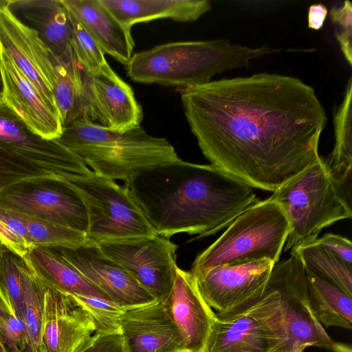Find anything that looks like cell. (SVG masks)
<instances>
[{"label": "cell", "mask_w": 352, "mask_h": 352, "mask_svg": "<svg viewBox=\"0 0 352 352\" xmlns=\"http://www.w3.org/2000/svg\"><path fill=\"white\" fill-rule=\"evenodd\" d=\"M179 92L206 158L253 188L274 192L320 157L326 112L298 78L263 72Z\"/></svg>", "instance_id": "6da1fadb"}, {"label": "cell", "mask_w": 352, "mask_h": 352, "mask_svg": "<svg viewBox=\"0 0 352 352\" xmlns=\"http://www.w3.org/2000/svg\"><path fill=\"white\" fill-rule=\"evenodd\" d=\"M124 182L155 234L166 238L214 234L258 201L252 187L217 166L181 159L140 170Z\"/></svg>", "instance_id": "7a4b0ae2"}, {"label": "cell", "mask_w": 352, "mask_h": 352, "mask_svg": "<svg viewBox=\"0 0 352 352\" xmlns=\"http://www.w3.org/2000/svg\"><path fill=\"white\" fill-rule=\"evenodd\" d=\"M265 329L271 352H304L310 346L351 352L334 341L310 304L305 267L296 252L274 265L263 295L248 307Z\"/></svg>", "instance_id": "3957f363"}, {"label": "cell", "mask_w": 352, "mask_h": 352, "mask_svg": "<svg viewBox=\"0 0 352 352\" xmlns=\"http://www.w3.org/2000/svg\"><path fill=\"white\" fill-rule=\"evenodd\" d=\"M280 52L267 45L232 44L226 38L172 42L135 53L126 69L135 82L182 89L206 84L215 74L250 67L252 60Z\"/></svg>", "instance_id": "277c9868"}, {"label": "cell", "mask_w": 352, "mask_h": 352, "mask_svg": "<svg viewBox=\"0 0 352 352\" xmlns=\"http://www.w3.org/2000/svg\"><path fill=\"white\" fill-rule=\"evenodd\" d=\"M56 140L94 173L114 181L126 182L140 170L180 159L166 138L150 135L141 125L120 131L78 120Z\"/></svg>", "instance_id": "5b68a950"}, {"label": "cell", "mask_w": 352, "mask_h": 352, "mask_svg": "<svg viewBox=\"0 0 352 352\" xmlns=\"http://www.w3.org/2000/svg\"><path fill=\"white\" fill-rule=\"evenodd\" d=\"M283 208L289 225L285 251L293 252L318 239L321 230L351 219V202L337 185L320 157L269 197Z\"/></svg>", "instance_id": "8992f818"}, {"label": "cell", "mask_w": 352, "mask_h": 352, "mask_svg": "<svg viewBox=\"0 0 352 352\" xmlns=\"http://www.w3.org/2000/svg\"><path fill=\"white\" fill-rule=\"evenodd\" d=\"M289 225L282 206L270 198L239 214L226 231L195 259L190 273L199 276L217 266L269 259L279 261Z\"/></svg>", "instance_id": "52a82bcc"}, {"label": "cell", "mask_w": 352, "mask_h": 352, "mask_svg": "<svg viewBox=\"0 0 352 352\" xmlns=\"http://www.w3.org/2000/svg\"><path fill=\"white\" fill-rule=\"evenodd\" d=\"M67 183L85 206L88 243L96 245L155 234L142 209L124 186L94 172Z\"/></svg>", "instance_id": "ba28073f"}, {"label": "cell", "mask_w": 352, "mask_h": 352, "mask_svg": "<svg viewBox=\"0 0 352 352\" xmlns=\"http://www.w3.org/2000/svg\"><path fill=\"white\" fill-rule=\"evenodd\" d=\"M0 148L50 175L67 182L93 171L57 140L34 133L0 97Z\"/></svg>", "instance_id": "9c48e42d"}, {"label": "cell", "mask_w": 352, "mask_h": 352, "mask_svg": "<svg viewBox=\"0 0 352 352\" xmlns=\"http://www.w3.org/2000/svg\"><path fill=\"white\" fill-rule=\"evenodd\" d=\"M107 257L126 270L157 300L170 291L178 266L177 245L157 234L96 245Z\"/></svg>", "instance_id": "30bf717a"}, {"label": "cell", "mask_w": 352, "mask_h": 352, "mask_svg": "<svg viewBox=\"0 0 352 352\" xmlns=\"http://www.w3.org/2000/svg\"><path fill=\"white\" fill-rule=\"evenodd\" d=\"M274 263L269 259L217 266L194 277L198 290L216 313L248 307L264 293Z\"/></svg>", "instance_id": "8fae6325"}, {"label": "cell", "mask_w": 352, "mask_h": 352, "mask_svg": "<svg viewBox=\"0 0 352 352\" xmlns=\"http://www.w3.org/2000/svg\"><path fill=\"white\" fill-rule=\"evenodd\" d=\"M47 183V182H45ZM21 184L0 193L5 206L78 230L86 234L87 217L83 202L67 183Z\"/></svg>", "instance_id": "7c38bea8"}, {"label": "cell", "mask_w": 352, "mask_h": 352, "mask_svg": "<svg viewBox=\"0 0 352 352\" xmlns=\"http://www.w3.org/2000/svg\"><path fill=\"white\" fill-rule=\"evenodd\" d=\"M46 283L41 352H82L96 336L91 316L73 295Z\"/></svg>", "instance_id": "4fadbf2b"}, {"label": "cell", "mask_w": 352, "mask_h": 352, "mask_svg": "<svg viewBox=\"0 0 352 352\" xmlns=\"http://www.w3.org/2000/svg\"><path fill=\"white\" fill-rule=\"evenodd\" d=\"M52 249L124 310L157 300L132 275L104 256L96 245L86 243L74 248Z\"/></svg>", "instance_id": "5bb4252c"}, {"label": "cell", "mask_w": 352, "mask_h": 352, "mask_svg": "<svg viewBox=\"0 0 352 352\" xmlns=\"http://www.w3.org/2000/svg\"><path fill=\"white\" fill-rule=\"evenodd\" d=\"M0 50L57 109L52 87L53 53L34 31L14 19L6 6H0Z\"/></svg>", "instance_id": "9a60e30c"}, {"label": "cell", "mask_w": 352, "mask_h": 352, "mask_svg": "<svg viewBox=\"0 0 352 352\" xmlns=\"http://www.w3.org/2000/svg\"><path fill=\"white\" fill-rule=\"evenodd\" d=\"M161 302L182 338L185 351L205 352L215 312L201 296L190 271L177 267L172 288Z\"/></svg>", "instance_id": "2e32d148"}, {"label": "cell", "mask_w": 352, "mask_h": 352, "mask_svg": "<svg viewBox=\"0 0 352 352\" xmlns=\"http://www.w3.org/2000/svg\"><path fill=\"white\" fill-rule=\"evenodd\" d=\"M3 100L36 134L56 140L63 127L58 109L48 103L36 87L1 50Z\"/></svg>", "instance_id": "e0dca14e"}, {"label": "cell", "mask_w": 352, "mask_h": 352, "mask_svg": "<svg viewBox=\"0 0 352 352\" xmlns=\"http://www.w3.org/2000/svg\"><path fill=\"white\" fill-rule=\"evenodd\" d=\"M120 331L126 352H184L182 338L161 301L124 311Z\"/></svg>", "instance_id": "ac0fdd59"}, {"label": "cell", "mask_w": 352, "mask_h": 352, "mask_svg": "<svg viewBox=\"0 0 352 352\" xmlns=\"http://www.w3.org/2000/svg\"><path fill=\"white\" fill-rule=\"evenodd\" d=\"M90 86L98 117V124L115 131L140 126L141 105L131 87L108 64L100 71L89 73Z\"/></svg>", "instance_id": "d6986e66"}, {"label": "cell", "mask_w": 352, "mask_h": 352, "mask_svg": "<svg viewBox=\"0 0 352 352\" xmlns=\"http://www.w3.org/2000/svg\"><path fill=\"white\" fill-rule=\"evenodd\" d=\"M6 8L56 56L63 57L72 50V23L63 0H8Z\"/></svg>", "instance_id": "ffe728a7"}, {"label": "cell", "mask_w": 352, "mask_h": 352, "mask_svg": "<svg viewBox=\"0 0 352 352\" xmlns=\"http://www.w3.org/2000/svg\"><path fill=\"white\" fill-rule=\"evenodd\" d=\"M69 13L89 33L102 52L124 65L134 48L131 29L122 25L101 0H63Z\"/></svg>", "instance_id": "44dd1931"}, {"label": "cell", "mask_w": 352, "mask_h": 352, "mask_svg": "<svg viewBox=\"0 0 352 352\" xmlns=\"http://www.w3.org/2000/svg\"><path fill=\"white\" fill-rule=\"evenodd\" d=\"M205 352H271L266 331L248 307L216 313Z\"/></svg>", "instance_id": "7402d4cb"}, {"label": "cell", "mask_w": 352, "mask_h": 352, "mask_svg": "<svg viewBox=\"0 0 352 352\" xmlns=\"http://www.w3.org/2000/svg\"><path fill=\"white\" fill-rule=\"evenodd\" d=\"M124 26L160 19L179 22L195 21L210 10L208 0H101Z\"/></svg>", "instance_id": "603a6c76"}, {"label": "cell", "mask_w": 352, "mask_h": 352, "mask_svg": "<svg viewBox=\"0 0 352 352\" xmlns=\"http://www.w3.org/2000/svg\"><path fill=\"white\" fill-rule=\"evenodd\" d=\"M352 78L346 84L342 103L333 116L335 144L329 158L325 160L331 177L346 198L351 201Z\"/></svg>", "instance_id": "cb8c5ba5"}, {"label": "cell", "mask_w": 352, "mask_h": 352, "mask_svg": "<svg viewBox=\"0 0 352 352\" xmlns=\"http://www.w3.org/2000/svg\"><path fill=\"white\" fill-rule=\"evenodd\" d=\"M27 257L49 285L69 294L111 300L102 291L89 282L52 248H33Z\"/></svg>", "instance_id": "d4e9b609"}, {"label": "cell", "mask_w": 352, "mask_h": 352, "mask_svg": "<svg viewBox=\"0 0 352 352\" xmlns=\"http://www.w3.org/2000/svg\"><path fill=\"white\" fill-rule=\"evenodd\" d=\"M306 270L309 298L320 324L328 328L352 329L351 298L336 285Z\"/></svg>", "instance_id": "484cf974"}, {"label": "cell", "mask_w": 352, "mask_h": 352, "mask_svg": "<svg viewBox=\"0 0 352 352\" xmlns=\"http://www.w3.org/2000/svg\"><path fill=\"white\" fill-rule=\"evenodd\" d=\"M293 252L298 254L307 270L352 297V265L314 243Z\"/></svg>", "instance_id": "4316f807"}, {"label": "cell", "mask_w": 352, "mask_h": 352, "mask_svg": "<svg viewBox=\"0 0 352 352\" xmlns=\"http://www.w3.org/2000/svg\"><path fill=\"white\" fill-rule=\"evenodd\" d=\"M17 212L25 225L33 248H74L88 243L86 234L82 232Z\"/></svg>", "instance_id": "83f0119b"}, {"label": "cell", "mask_w": 352, "mask_h": 352, "mask_svg": "<svg viewBox=\"0 0 352 352\" xmlns=\"http://www.w3.org/2000/svg\"><path fill=\"white\" fill-rule=\"evenodd\" d=\"M73 296L91 316L96 335L120 334V319L124 309L102 298Z\"/></svg>", "instance_id": "f1b7e54d"}, {"label": "cell", "mask_w": 352, "mask_h": 352, "mask_svg": "<svg viewBox=\"0 0 352 352\" xmlns=\"http://www.w3.org/2000/svg\"><path fill=\"white\" fill-rule=\"evenodd\" d=\"M52 182L58 181L0 148V193L21 184Z\"/></svg>", "instance_id": "f546056e"}, {"label": "cell", "mask_w": 352, "mask_h": 352, "mask_svg": "<svg viewBox=\"0 0 352 352\" xmlns=\"http://www.w3.org/2000/svg\"><path fill=\"white\" fill-rule=\"evenodd\" d=\"M0 243L11 252L25 257L33 248L19 212L0 206Z\"/></svg>", "instance_id": "4dcf8cb0"}, {"label": "cell", "mask_w": 352, "mask_h": 352, "mask_svg": "<svg viewBox=\"0 0 352 352\" xmlns=\"http://www.w3.org/2000/svg\"><path fill=\"white\" fill-rule=\"evenodd\" d=\"M70 17L72 23V46L77 60L89 73L100 71L109 64L104 54L89 33L71 14Z\"/></svg>", "instance_id": "1f68e13d"}, {"label": "cell", "mask_w": 352, "mask_h": 352, "mask_svg": "<svg viewBox=\"0 0 352 352\" xmlns=\"http://www.w3.org/2000/svg\"><path fill=\"white\" fill-rule=\"evenodd\" d=\"M330 16L335 26L336 36L341 51L350 66L352 65V4L345 1L340 7H333Z\"/></svg>", "instance_id": "d6a6232c"}, {"label": "cell", "mask_w": 352, "mask_h": 352, "mask_svg": "<svg viewBox=\"0 0 352 352\" xmlns=\"http://www.w3.org/2000/svg\"><path fill=\"white\" fill-rule=\"evenodd\" d=\"M0 339L12 352H30V340L24 320L10 316L0 328Z\"/></svg>", "instance_id": "836d02e7"}, {"label": "cell", "mask_w": 352, "mask_h": 352, "mask_svg": "<svg viewBox=\"0 0 352 352\" xmlns=\"http://www.w3.org/2000/svg\"><path fill=\"white\" fill-rule=\"evenodd\" d=\"M312 243L324 248L352 265V243L349 239L329 233L318 238Z\"/></svg>", "instance_id": "e575fe53"}, {"label": "cell", "mask_w": 352, "mask_h": 352, "mask_svg": "<svg viewBox=\"0 0 352 352\" xmlns=\"http://www.w3.org/2000/svg\"><path fill=\"white\" fill-rule=\"evenodd\" d=\"M82 352H126L121 334L96 335Z\"/></svg>", "instance_id": "d590c367"}, {"label": "cell", "mask_w": 352, "mask_h": 352, "mask_svg": "<svg viewBox=\"0 0 352 352\" xmlns=\"http://www.w3.org/2000/svg\"><path fill=\"white\" fill-rule=\"evenodd\" d=\"M327 14V8L324 4L311 5L308 9V28L315 30H320L324 25Z\"/></svg>", "instance_id": "8d00e7d4"}, {"label": "cell", "mask_w": 352, "mask_h": 352, "mask_svg": "<svg viewBox=\"0 0 352 352\" xmlns=\"http://www.w3.org/2000/svg\"><path fill=\"white\" fill-rule=\"evenodd\" d=\"M12 316H16L11 302L0 283V324H3ZM1 328V327H0Z\"/></svg>", "instance_id": "74e56055"}, {"label": "cell", "mask_w": 352, "mask_h": 352, "mask_svg": "<svg viewBox=\"0 0 352 352\" xmlns=\"http://www.w3.org/2000/svg\"><path fill=\"white\" fill-rule=\"evenodd\" d=\"M3 94V81L1 69V54H0V97H2Z\"/></svg>", "instance_id": "f35d334b"}, {"label": "cell", "mask_w": 352, "mask_h": 352, "mask_svg": "<svg viewBox=\"0 0 352 352\" xmlns=\"http://www.w3.org/2000/svg\"><path fill=\"white\" fill-rule=\"evenodd\" d=\"M0 352H7L3 342L0 339Z\"/></svg>", "instance_id": "ab89813d"}, {"label": "cell", "mask_w": 352, "mask_h": 352, "mask_svg": "<svg viewBox=\"0 0 352 352\" xmlns=\"http://www.w3.org/2000/svg\"><path fill=\"white\" fill-rule=\"evenodd\" d=\"M8 2V0H0V6H6Z\"/></svg>", "instance_id": "60d3db41"}, {"label": "cell", "mask_w": 352, "mask_h": 352, "mask_svg": "<svg viewBox=\"0 0 352 352\" xmlns=\"http://www.w3.org/2000/svg\"><path fill=\"white\" fill-rule=\"evenodd\" d=\"M3 247V245L1 244V243H0V253H1V250H2Z\"/></svg>", "instance_id": "b9f144b4"}, {"label": "cell", "mask_w": 352, "mask_h": 352, "mask_svg": "<svg viewBox=\"0 0 352 352\" xmlns=\"http://www.w3.org/2000/svg\"><path fill=\"white\" fill-rule=\"evenodd\" d=\"M184 352H187V351H184Z\"/></svg>", "instance_id": "7bdbcfd3"}, {"label": "cell", "mask_w": 352, "mask_h": 352, "mask_svg": "<svg viewBox=\"0 0 352 352\" xmlns=\"http://www.w3.org/2000/svg\"><path fill=\"white\" fill-rule=\"evenodd\" d=\"M0 327H1V324H0Z\"/></svg>", "instance_id": "ee69618b"}]
</instances>
